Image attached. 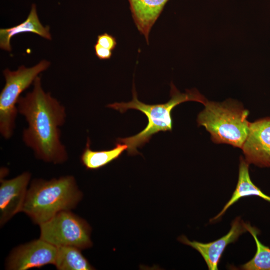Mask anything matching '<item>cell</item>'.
<instances>
[{
  "label": "cell",
  "mask_w": 270,
  "mask_h": 270,
  "mask_svg": "<svg viewBox=\"0 0 270 270\" xmlns=\"http://www.w3.org/2000/svg\"><path fill=\"white\" fill-rule=\"evenodd\" d=\"M136 28L148 44L151 28L168 0H128Z\"/></svg>",
  "instance_id": "8fae6325"
},
{
  "label": "cell",
  "mask_w": 270,
  "mask_h": 270,
  "mask_svg": "<svg viewBox=\"0 0 270 270\" xmlns=\"http://www.w3.org/2000/svg\"><path fill=\"white\" fill-rule=\"evenodd\" d=\"M128 148L126 144L116 142L115 147L112 149L92 150L88 138L86 147L80 156V162L88 170H98L118 159Z\"/></svg>",
  "instance_id": "5bb4252c"
},
{
  "label": "cell",
  "mask_w": 270,
  "mask_h": 270,
  "mask_svg": "<svg viewBox=\"0 0 270 270\" xmlns=\"http://www.w3.org/2000/svg\"><path fill=\"white\" fill-rule=\"evenodd\" d=\"M54 264L58 270H92L94 268L82 255L80 248L72 246H58Z\"/></svg>",
  "instance_id": "9a60e30c"
},
{
  "label": "cell",
  "mask_w": 270,
  "mask_h": 270,
  "mask_svg": "<svg viewBox=\"0 0 270 270\" xmlns=\"http://www.w3.org/2000/svg\"><path fill=\"white\" fill-rule=\"evenodd\" d=\"M96 43L111 50H113L116 46V38L106 32L98 36Z\"/></svg>",
  "instance_id": "e0dca14e"
},
{
  "label": "cell",
  "mask_w": 270,
  "mask_h": 270,
  "mask_svg": "<svg viewBox=\"0 0 270 270\" xmlns=\"http://www.w3.org/2000/svg\"><path fill=\"white\" fill-rule=\"evenodd\" d=\"M132 99L128 102H114L107 105L108 108L124 113L129 109L138 110L144 114L148 118L146 127L138 134L125 138H118L116 142L124 144L128 146V153L133 156L139 154L138 148H140L148 142L152 136L160 132L172 130V112L178 104L187 101H195L204 105L208 101L196 90H187L181 93L171 83L170 99L164 104H148L140 102L133 84Z\"/></svg>",
  "instance_id": "7a4b0ae2"
},
{
  "label": "cell",
  "mask_w": 270,
  "mask_h": 270,
  "mask_svg": "<svg viewBox=\"0 0 270 270\" xmlns=\"http://www.w3.org/2000/svg\"><path fill=\"white\" fill-rule=\"evenodd\" d=\"M22 32H32L46 39L49 40L52 39L50 27L44 26L40 23L34 4L32 5L30 12L24 22L14 26L0 30V48L10 52L12 50L11 38Z\"/></svg>",
  "instance_id": "7c38bea8"
},
{
  "label": "cell",
  "mask_w": 270,
  "mask_h": 270,
  "mask_svg": "<svg viewBox=\"0 0 270 270\" xmlns=\"http://www.w3.org/2000/svg\"><path fill=\"white\" fill-rule=\"evenodd\" d=\"M50 64L42 60L30 68L21 66L16 70L6 68L2 72L6 82L0 94V133L5 139H10L13 135L20 94Z\"/></svg>",
  "instance_id": "5b68a950"
},
{
  "label": "cell",
  "mask_w": 270,
  "mask_h": 270,
  "mask_svg": "<svg viewBox=\"0 0 270 270\" xmlns=\"http://www.w3.org/2000/svg\"><path fill=\"white\" fill-rule=\"evenodd\" d=\"M242 148L249 164L270 168V117L250 123Z\"/></svg>",
  "instance_id": "ba28073f"
},
{
  "label": "cell",
  "mask_w": 270,
  "mask_h": 270,
  "mask_svg": "<svg viewBox=\"0 0 270 270\" xmlns=\"http://www.w3.org/2000/svg\"><path fill=\"white\" fill-rule=\"evenodd\" d=\"M40 226V238L56 247L72 246L84 250L92 246L90 226L70 210L58 212Z\"/></svg>",
  "instance_id": "8992f818"
},
{
  "label": "cell",
  "mask_w": 270,
  "mask_h": 270,
  "mask_svg": "<svg viewBox=\"0 0 270 270\" xmlns=\"http://www.w3.org/2000/svg\"><path fill=\"white\" fill-rule=\"evenodd\" d=\"M198 116V126H204L216 144H226L242 148L248 136L249 112L235 100L222 102L208 101Z\"/></svg>",
  "instance_id": "277c9868"
},
{
  "label": "cell",
  "mask_w": 270,
  "mask_h": 270,
  "mask_svg": "<svg viewBox=\"0 0 270 270\" xmlns=\"http://www.w3.org/2000/svg\"><path fill=\"white\" fill-rule=\"evenodd\" d=\"M58 248L40 238L14 248L8 256L6 268L27 270L46 264L54 265Z\"/></svg>",
  "instance_id": "52a82bcc"
},
{
  "label": "cell",
  "mask_w": 270,
  "mask_h": 270,
  "mask_svg": "<svg viewBox=\"0 0 270 270\" xmlns=\"http://www.w3.org/2000/svg\"><path fill=\"white\" fill-rule=\"evenodd\" d=\"M246 230L253 236L256 251L253 258L241 266L245 270H270V248L262 244L258 238V232L249 224H245Z\"/></svg>",
  "instance_id": "2e32d148"
},
{
  "label": "cell",
  "mask_w": 270,
  "mask_h": 270,
  "mask_svg": "<svg viewBox=\"0 0 270 270\" xmlns=\"http://www.w3.org/2000/svg\"><path fill=\"white\" fill-rule=\"evenodd\" d=\"M82 198L72 176L50 180L34 179L28 190L22 212L40 225L62 211L74 208Z\"/></svg>",
  "instance_id": "3957f363"
},
{
  "label": "cell",
  "mask_w": 270,
  "mask_h": 270,
  "mask_svg": "<svg viewBox=\"0 0 270 270\" xmlns=\"http://www.w3.org/2000/svg\"><path fill=\"white\" fill-rule=\"evenodd\" d=\"M248 166L249 164L241 156L236 188L228 202L212 220H216L222 216L230 206L243 197L257 196L270 202V196L264 194L252 182L249 174Z\"/></svg>",
  "instance_id": "4fadbf2b"
},
{
  "label": "cell",
  "mask_w": 270,
  "mask_h": 270,
  "mask_svg": "<svg viewBox=\"0 0 270 270\" xmlns=\"http://www.w3.org/2000/svg\"><path fill=\"white\" fill-rule=\"evenodd\" d=\"M31 174L25 172L16 177L5 180L0 176V224L4 225L16 214L22 212Z\"/></svg>",
  "instance_id": "9c48e42d"
},
{
  "label": "cell",
  "mask_w": 270,
  "mask_h": 270,
  "mask_svg": "<svg viewBox=\"0 0 270 270\" xmlns=\"http://www.w3.org/2000/svg\"><path fill=\"white\" fill-rule=\"evenodd\" d=\"M246 230L245 224L238 218L232 222L228 233L214 241L208 243L190 241L184 236H181L178 239L182 243L198 251L209 270H216L222 254L228 245L236 241L240 234Z\"/></svg>",
  "instance_id": "30bf717a"
},
{
  "label": "cell",
  "mask_w": 270,
  "mask_h": 270,
  "mask_svg": "<svg viewBox=\"0 0 270 270\" xmlns=\"http://www.w3.org/2000/svg\"><path fill=\"white\" fill-rule=\"evenodd\" d=\"M94 49L96 55L100 60H108L112 56V50L106 48L97 43L94 45Z\"/></svg>",
  "instance_id": "ac0fdd59"
},
{
  "label": "cell",
  "mask_w": 270,
  "mask_h": 270,
  "mask_svg": "<svg viewBox=\"0 0 270 270\" xmlns=\"http://www.w3.org/2000/svg\"><path fill=\"white\" fill-rule=\"evenodd\" d=\"M33 84L32 90L20 96L17 103L18 113L28 124L22 132V141L38 159L62 164L68 158L66 148L60 140V128L66 122V108L50 92L44 91L39 76Z\"/></svg>",
  "instance_id": "6da1fadb"
}]
</instances>
